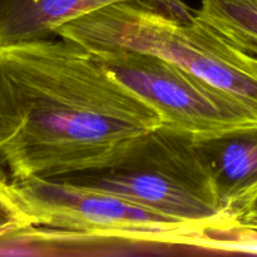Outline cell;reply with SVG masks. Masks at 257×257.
Wrapping results in <instances>:
<instances>
[{"label":"cell","mask_w":257,"mask_h":257,"mask_svg":"<svg viewBox=\"0 0 257 257\" xmlns=\"http://www.w3.org/2000/svg\"><path fill=\"white\" fill-rule=\"evenodd\" d=\"M157 110L63 37L0 47V180L58 178L162 125Z\"/></svg>","instance_id":"6da1fadb"},{"label":"cell","mask_w":257,"mask_h":257,"mask_svg":"<svg viewBox=\"0 0 257 257\" xmlns=\"http://www.w3.org/2000/svg\"><path fill=\"white\" fill-rule=\"evenodd\" d=\"M88 50L153 54L231 93L257 109V59L228 42L192 10L181 14L151 0L114 3L57 30Z\"/></svg>","instance_id":"7a4b0ae2"},{"label":"cell","mask_w":257,"mask_h":257,"mask_svg":"<svg viewBox=\"0 0 257 257\" xmlns=\"http://www.w3.org/2000/svg\"><path fill=\"white\" fill-rule=\"evenodd\" d=\"M53 180L127 198L220 236L241 231L221 208L195 135L165 123L133 138L104 165Z\"/></svg>","instance_id":"3957f363"},{"label":"cell","mask_w":257,"mask_h":257,"mask_svg":"<svg viewBox=\"0 0 257 257\" xmlns=\"http://www.w3.org/2000/svg\"><path fill=\"white\" fill-rule=\"evenodd\" d=\"M33 226L85 237L227 248L228 238L102 191L53 178L10 183Z\"/></svg>","instance_id":"277c9868"},{"label":"cell","mask_w":257,"mask_h":257,"mask_svg":"<svg viewBox=\"0 0 257 257\" xmlns=\"http://www.w3.org/2000/svg\"><path fill=\"white\" fill-rule=\"evenodd\" d=\"M92 53L113 78L152 105L165 124L203 135L257 123L256 108L168 60L131 49Z\"/></svg>","instance_id":"5b68a950"},{"label":"cell","mask_w":257,"mask_h":257,"mask_svg":"<svg viewBox=\"0 0 257 257\" xmlns=\"http://www.w3.org/2000/svg\"><path fill=\"white\" fill-rule=\"evenodd\" d=\"M223 212L236 211L257 192V123L195 135Z\"/></svg>","instance_id":"8992f818"},{"label":"cell","mask_w":257,"mask_h":257,"mask_svg":"<svg viewBox=\"0 0 257 257\" xmlns=\"http://www.w3.org/2000/svg\"><path fill=\"white\" fill-rule=\"evenodd\" d=\"M127 0H0V47L57 37L63 25L114 3ZM181 14L192 9L182 0H151Z\"/></svg>","instance_id":"52a82bcc"},{"label":"cell","mask_w":257,"mask_h":257,"mask_svg":"<svg viewBox=\"0 0 257 257\" xmlns=\"http://www.w3.org/2000/svg\"><path fill=\"white\" fill-rule=\"evenodd\" d=\"M235 47L257 59V0H201L193 10Z\"/></svg>","instance_id":"ba28073f"},{"label":"cell","mask_w":257,"mask_h":257,"mask_svg":"<svg viewBox=\"0 0 257 257\" xmlns=\"http://www.w3.org/2000/svg\"><path fill=\"white\" fill-rule=\"evenodd\" d=\"M32 226L10 183L0 180V233Z\"/></svg>","instance_id":"9c48e42d"},{"label":"cell","mask_w":257,"mask_h":257,"mask_svg":"<svg viewBox=\"0 0 257 257\" xmlns=\"http://www.w3.org/2000/svg\"><path fill=\"white\" fill-rule=\"evenodd\" d=\"M240 230L257 232V192L233 215Z\"/></svg>","instance_id":"30bf717a"}]
</instances>
